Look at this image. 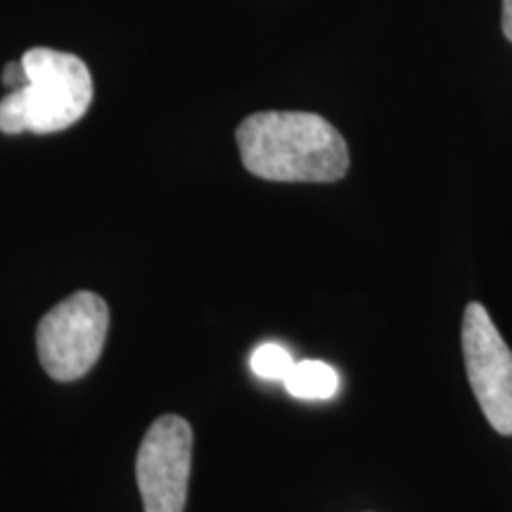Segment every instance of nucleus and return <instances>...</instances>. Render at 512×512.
<instances>
[{
    "label": "nucleus",
    "mask_w": 512,
    "mask_h": 512,
    "mask_svg": "<svg viewBox=\"0 0 512 512\" xmlns=\"http://www.w3.org/2000/svg\"><path fill=\"white\" fill-rule=\"evenodd\" d=\"M249 174L275 183H335L349 171V147L311 112H256L235 133Z\"/></svg>",
    "instance_id": "nucleus-1"
},
{
    "label": "nucleus",
    "mask_w": 512,
    "mask_h": 512,
    "mask_svg": "<svg viewBox=\"0 0 512 512\" xmlns=\"http://www.w3.org/2000/svg\"><path fill=\"white\" fill-rule=\"evenodd\" d=\"M27 83L0 100V131L57 133L74 126L93 102V79L81 57L53 48H31L22 57Z\"/></svg>",
    "instance_id": "nucleus-2"
},
{
    "label": "nucleus",
    "mask_w": 512,
    "mask_h": 512,
    "mask_svg": "<svg viewBox=\"0 0 512 512\" xmlns=\"http://www.w3.org/2000/svg\"><path fill=\"white\" fill-rule=\"evenodd\" d=\"M110 330V309L100 294L81 290L55 304L36 330L38 361L57 382H76L93 370Z\"/></svg>",
    "instance_id": "nucleus-3"
},
{
    "label": "nucleus",
    "mask_w": 512,
    "mask_h": 512,
    "mask_svg": "<svg viewBox=\"0 0 512 512\" xmlns=\"http://www.w3.org/2000/svg\"><path fill=\"white\" fill-rule=\"evenodd\" d=\"M460 342L467 380L486 420L512 437V351L482 304H467Z\"/></svg>",
    "instance_id": "nucleus-4"
},
{
    "label": "nucleus",
    "mask_w": 512,
    "mask_h": 512,
    "mask_svg": "<svg viewBox=\"0 0 512 512\" xmlns=\"http://www.w3.org/2000/svg\"><path fill=\"white\" fill-rule=\"evenodd\" d=\"M192 465V430L178 415L152 422L136 458L145 512H183Z\"/></svg>",
    "instance_id": "nucleus-5"
},
{
    "label": "nucleus",
    "mask_w": 512,
    "mask_h": 512,
    "mask_svg": "<svg viewBox=\"0 0 512 512\" xmlns=\"http://www.w3.org/2000/svg\"><path fill=\"white\" fill-rule=\"evenodd\" d=\"M283 384L294 399L328 401L339 392V375L323 361H299Z\"/></svg>",
    "instance_id": "nucleus-6"
},
{
    "label": "nucleus",
    "mask_w": 512,
    "mask_h": 512,
    "mask_svg": "<svg viewBox=\"0 0 512 512\" xmlns=\"http://www.w3.org/2000/svg\"><path fill=\"white\" fill-rule=\"evenodd\" d=\"M294 363L297 361H294L290 351H287L285 347H280V344H271V342L256 347L252 358H249L252 373L268 382H285V377L290 375Z\"/></svg>",
    "instance_id": "nucleus-7"
},
{
    "label": "nucleus",
    "mask_w": 512,
    "mask_h": 512,
    "mask_svg": "<svg viewBox=\"0 0 512 512\" xmlns=\"http://www.w3.org/2000/svg\"><path fill=\"white\" fill-rule=\"evenodd\" d=\"M3 83L10 88V91H15V88H22L24 83H27V69H24L22 60L5 64Z\"/></svg>",
    "instance_id": "nucleus-8"
},
{
    "label": "nucleus",
    "mask_w": 512,
    "mask_h": 512,
    "mask_svg": "<svg viewBox=\"0 0 512 512\" xmlns=\"http://www.w3.org/2000/svg\"><path fill=\"white\" fill-rule=\"evenodd\" d=\"M503 34L512 43V0H503Z\"/></svg>",
    "instance_id": "nucleus-9"
}]
</instances>
